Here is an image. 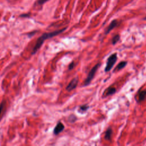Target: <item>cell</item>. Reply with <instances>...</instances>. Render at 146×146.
<instances>
[{"mask_svg":"<svg viewBox=\"0 0 146 146\" xmlns=\"http://www.w3.org/2000/svg\"><path fill=\"white\" fill-rule=\"evenodd\" d=\"M88 108H89V107L87 105H82V106H80L79 110L81 112H85L88 110Z\"/></svg>","mask_w":146,"mask_h":146,"instance_id":"obj_13","label":"cell"},{"mask_svg":"<svg viewBox=\"0 0 146 146\" xmlns=\"http://www.w3.org/2000/svg\"><path fill=\"white\" fill-rule=\"evenodd\" d=\"M117 23H118V22L116 19L113 20L110 23V24L108 25V26L107 27L106 30H105V34H108L110 32V31H111L112 29H113L117 25Z\"/></svg>","mask_w":146,"mask_h":146,"instance_id":"obj_7","label":"cell"},{"mask_svg":"<svg viewBox=\"0 0 146 146\" xmlns=\"http://www.w3.org/2000/svg\"><path fill=\"white\" fill-rule=\"evenodd\" d=\"M74 66H75V64H74V62H72L69 64V66H68V69H69V70H72V69L74 67Z\"/></svg>","mask_w":146,"mask_h":146,"instance_id":"obj_16","label":"cell"},{"mask_svg":"<svg viewBox=\"0 0 146 146\" xmlns=\"http://www.w3.org/2000/svg\"><path fill=\"white\" fill-rule=\"evenodd\" d=\"M75 120H76V116H74V115H70V116H69V117H68V120H69V121H70V122H74L75 121Z\"/></svg>","mask_w":146,"mask_h":146,"instance_id":"obj_14","label":"cell"},{"mask_svg":"<svg viewBox=\"0 0 146 146\" xmlns=\"http://www.w3.org/2000/svg\"><path fill=\"white\" fill-rule=\"evenodd\" d=\"M139 100L140 101H143L145 99L146 97V90H143L139 92Z\"/></svg>","mask_w":146,"mask_h":146,"instance_id":"obj_10","label":"cell"},{"mask_svg":"<svg viewBox=\"0 0 146 146\" xmlns=\"http://www.w3.org/2000/svg\"><path fill=\"white\" fill-rule=\"evenodd\" d=\"M6 102L5 100H3L0 104V121L3 117L5 112H6Z\"/></svg>","mask_w":146,"mask_h":146,"instance_id":"obj_6","label":"cell"},{"mask_svg":"<svg viewBox=\"0 0 146 146\" xmlns=\"http://www.w3.org/2000/svg\"><path fill=\"white\" fill-rule=\"evenodd\" d=\"M36 33V31H33V32H31V33H28L27 35L29 36V37H31L32 36H33L34 35H35V34Z\"/></svg>","mask_w":146,"mask_h":146,"instance_id":"obj_17","label":"cell"},{"mask_svg":"<svg viewBox=\"0 0 146 146\" xmlns=\"http://www.w3.org/2000/svg\"><path fill=\"white\" fill-rule=\"evenodd\" d=\"M48 0H36V3L39 5H42L44 4L45 2H46Z\"/></svg>","mask_w":146,"mask_h":146,"instance_id":"obj_15","label":"cell"},{"mask_svg":"<svg viewBox=\"0 0 146 146\" xmlns=\"http://www.w3.org/2000/svg\"><path fill=\"white\" fill-rule=\"evenodd\" d=\"M119 39H120V35H119L117 34V35H115L112 38V44L113 45L115 44L119 40Z\"/></svg>","mask_w":146,"mask_h":146,"instance_id":"obj_12","label":"cell"},{"mask_svg":"<svg viewBox=\"0 0 146 146\" xmlns=\"http://www.w3.org/2000/svg\"><path fill=\"white\" fill-rule=\"evenodd\" d=\"M127 62H125V61H122L121 62H120L117 65V66L115 67V69L114 71L116 70V71H119L122 68H123L126 65H127Z\"/></svg>","mask_w":146,"mask_h":146,"instance_id":"obj_9","label":"cell"},{"mask_svg":"<svg viewBox=\"0 0 146 146\" xmlns=\"http://www.w3.org/2000/svg\"><path fill=\"white\" fill-rule=\"evenodd\" d=\"M64 129V125H63V124L61 122H59L55 127L53 131V133L54 135H58L59 133L63 131Z\"/></svg>","mask_w":146,"mask_h":146,"instance_id":"obj_5","label":"cell"},{"mask_svg":"<svg viewBox=\"0 0 146 146\" xmlns=\"http://www.w3.org/2000/svg\"><path fill=\"white\" fill-rule=\"evenodd\" d=\"M100 66V63H98L90 71V72H88V74L87 76V78H86V79L84 81V86H87L90 83L91 81L94 78L96 72L97 71V70H98V68H99Z\"/></svg>","mask_w":146,"mask_h":146,"instance_id":"obj_2","label":"cell"},{"mask_svg":"<svg viewBox=\"0 0 146 146\" xmlns=\"http://www.w3.org/2000/svg\"><path fill=\"white\" fill-rule=\"evenodd\" d=\"M112 133V130L111 128H108L106 132H105V135H104V138L106 140H110L111 139V135Z\"/></svg>","mask_w":146,"mask_h":146,"instance_id":"obj_8","label":"cell"},{"mask_svg":"<svg viewBox=\"0 0 146 146\" xmlns=\"http://www.w3.org/2000/svg\"><path fill=\"white\" fill-rule=\"evenodd\" d=\"M116 88L115 87H110L107 90V93H106V95L107 96H109V95H113V94H114L116 92Z\"/></svg>","mask_w":146,"mask_h":146,"instance_id":"obj_11","label":"cell"},{"mask_svg":"<svg viewBox=\"0 0 146 146\" xmlns=\"http://www.w3.org/2000/svg\"><path fill=\"white\" fill-rule=\"evenodd\" d=\"M78 78L76 77V78H73L70 81V82L67 85V86L66 87V90L68 92L73 90L74 89H75L76 87V86L78 85Z\"/></svg>","mask_w":146,"mask_h":146,"instance_id":"obj_4","label":"cell"},{"mask_svg":"<svg viewBox=\"0 0 146 146\" xmlns=\"http://www.w3.org/2000/svg\"><path fill=\"white\" fill-rule=\"evenodd\" d=\"M116 60H117V54L116 53L112 54L108 57V58L107 59L106 66L105 69H104L105 72L110 71L112 69L113 65L116 63Z\"/></svg>","mask_w":146,"mask_h":146,"instance_id":"obj_3","label":"cell"},{"mask_svg":"<svg viewBox=\"0 0 146 146\" xmlns=\"http://www.w3.org/2000/svg\"><path fill=\"white\" fill-rule=\"evenodd\" d=\"M66 29V27H64L62 29L60 30H55L52 32H50V33H43L41 36H40L36 40V43L34 47V48L32 50V52H31V54L34 55L38 51V50L40 48V47L42 46V45L43 44V43H44V40L52 38L56 35H58L59 34H60V33H63L65 30Z\"/></svg>","mask_w":146,"mask_h":146,"instance_id":"obj_1","label":"cell"},{"mask_svg":"<svg viewBox=\"0 0 146 146\" xmlns=\"http://www.w3.org/2000/svg\"><path fill=\"white\" fill-rule=\"evenodd\" d=\"M144 20H146V17H144Z\"/></svg>","mask_w":146,"mask_h":146,"instance_id":"obj_18","label":"cell"}]
</instances>
